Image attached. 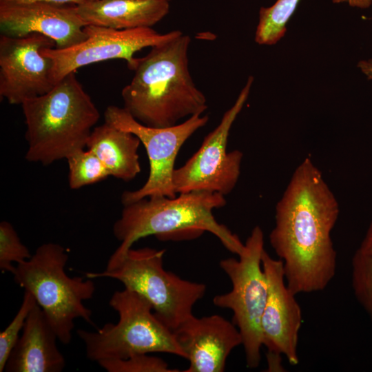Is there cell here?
Segmentation results:
<instances>
[{
    "label": "cell",
    "instance_id": "1",
    "mask_svg": "<svg viewBox=\"0 0 372 372\" xmlns=\"http://www.w3.org/2000/svg\"><path fill=\"white\" fill-rule=\"evenodd\" d=\"M339 214L337 198L322 172L305 158L276 204L269 236L296 295L322 291L335 277L338 259L331 232Z\"/></svg>",
    "mask_w": 372,
    "mask_h": 372
},
{
    "label": "cell",
    "instance_id": "2",
    "mask_svg": "<svg viewBox=\"0 0 372 372\" xmlns=\"http://www.w3.org/2000/svg\"><path fill=\"white\" fill-rule=\"evenodd\" d=\"M189 35L183 32L137 58L130 83L121 91L123 107L141 123L168 127L207 109L188 67Z\"/></svg>",
    "mask_w": 372,
    "mask_h": 372
},
{
    "label": "cell",
    "instance_id": "3",
    "mask_svg": "<svg viewBox=\"0 0 372 372\" xmlns=\"http://www.w3.org/2000/svg\"><path fill=\"white\" fill-rule=\"evenodd\" d=\"M226 205L217 192L194 191L177 197L152 196L123 205L113 234L120 245L112 256L124 254L141 238L154 235L161 240L191 239L208 231L230 252L239 256L245 243L225 225L219 223L213 210Z\"/></svg>",
    "mask_w": 372,
    "mask_h": 372
},
{
    "label": "cell",
    "instance_id": "4",
    "mask_svg": "<svg viewBox=\"0 0 372 372\" xmlns=\"http://www.w3.org/2000/svg\"><path fill=\"white\" fill-rule=\"evenodd\" d=\"M26 125L25 159L50 165L86 148L100 114L71 72L47 93L22 104Z\"/></svg>",
    "mask_w": 372,
    "mask_h": 372
},
{
    "label": "cell",
    "instance_id": "5",
    "mask_svg": "<svg viewBox=\"0 0 372 372\" xmlns=\"http://www.w3.org/2000/svg\"><path fill=\"white\" fill-rule=\"evenodd\" d=\"M68 258L61 245L44 243L30 258L17 264L12 273L14 282L34 297L59 341L65 344L71 342L74 320L92 322V312L83 302L92 299L95 291L92 279L67 275Z\"/></svg>",
    "mask_w": 372,
    "mask_h": 372
},
{
    "label": "cell",
    "instance_id": "6",
    "mask_svg": "<svg viewBox=\"0 0 372 372\" xmlns=\"http://www.w3.org/2000/svg\"><path fill=\"white\" fill-rule=\"evenodd\" d=\"M165 249H128L110 256L102 272L85 273L87 278H109L121 282L152 305L155 315L174 331L193 316V307L206 291L203 283L185 280L163 267Z\"/></svg>",
    "mask_w": 372,
    "mask_h": 372
},
{
    "label": "cell",
    "instance_id": "7",
    "mask_svg": "<svg viewBox=\"0 0 372 372\" xmlns=\"http://www.w3.org/2000/svg\"><path fill=\"white\" fill-rule=\"evenodd\" d=\"M109 304L118 315L116 323H107L96 331H76L88 359L99 362L151 353H171L185 359L173 331L155 315L143 297L124 288L113 293Z\"/></svg>",
    "mask_w": 372,
    "mask_h": 372
},
{
    "label": "cell",
    "instance_id": "8",
    "mask_svg": "<svg viewBox=\"0 0 372 372\" xmlns=\"http://www.w3.org/2000/svg\"><path fill=\"white\" fill-rule=\"evenodd\" d=\"M264 245L263 231L256 226L238 259L227 258L220 261V267L229 278L232 287L213 298L215 306L232 311V322L242 336L246 366L251 369L259 366L263 346L261 318L268 293L262 265Z\"/></svg>",
    "mask_w": 372,
    "mask_h": 372
},
{
    "label": "cell",
    "instance_id": "9",
    "mask_svg": "<svg viewBox=\"0 0 372 372\" xmlns=\"http://www.w3.org/2000/svg\"><path fill=\"white\" fill-rule=\"evenodd\" d=\"M104 118L105 123L136 136L145 147L149 159L147 180L136 190L124 191L122 204L152 196L176 197L173 174L176 156L186 141L207 124L208 115L195 114L174 126L154 127L136 121L123 107L110 105L105 109Z\"/></svg>",
    "mask_w": 372,
    "mask_h": 372
},
{
    "label": "cell",
    "instance_id": "10",
    "mask_svg": "<svg viewBox=\"0 0 372 372\" xmlns=\"http://www.w3.org/2000/svg\"><path fill=\"white\" fill-rule=\"evenodd\" d=\"M254 81L249 76L234 105L223 114L219 124L204 138L200 148L180 167L175 169L173 183L176 193L208 191L224 196L235 187L243 154L227 151L231 126L242 110Z\"/></svg>",
    "mask_w": 372,
    "mask_h": 372
},
{
    "label": "cell",
    "instance_id": "11",
    "mask_svg": "<svg viewBox=\"0 0 372 372\" xmlns=\"http://www.w3.org/2000/svg\"><path fill=\"white\" fill-rule=\"evenodd\" d=\"M87 38L65 49L45 48L43 54L52 62L55 83L81 67L112 59H123L133 70L138 51L166 42L182 33L172 30L160 34L152 28L116 30L94 25L85 27Z\"/></svg>",
    "mask_w": 372,
    "mask_h": 372
},
{
    "label": "cell",
    "instance_id": "12",
    "mask_svg": "<svg viewBox=\"0 0 372 372\" xmlns=\"http://www.w3.org/2000/svg\"><path fill=\"white\" fill-rule=\"evenodd\" d=\"M55 48L48 37L31 34L0 37V96L12 105L48 92L54 85L52 60L42 52Z\"/></svg>",
    "mask_w": 372,
    "mask_h": 372
},
{
    "label": "cell",
    "instance_id": "13",
    "mask_svg": "<svg viewBox=\"0 0 372 372\" xmlns=\"http://www.w3.org/2000/svg\"><path fill=\"white\" fill-rule=\"evenodd\" d=\"M262 265L268 282L267 297L261 318L262 344L267 353L284 355L291 365L299 363L298 340L302 311L287 285L280 259L265 249Z\"/></svg>",
    "mask_w": 372,
    "mask_h": 372
},
{
    "label": "cell",
    "instance_id": "14",
    "mask_svg": "<svg viewBox=\"0 0 372 372\" xmlns=\"http://www.w3.org/2000/svg\"><path fill=\"white\" fill-rule=\"evenodd\" d=\"M85 25L76 6L0 2L1 34L6 36L23 37L39 34L52 40L56 48L65 49L87 38Z\"/></svg>",
    "mask_w": 372,
    "mask_h": 372
},
{
    "label": "cell",
    "instance_id": "15",
    "mask_svg": "<svg viewBox=\"0 0 372 372\" xmlns=\"http://www.w3.org/2000/svg\"><path fill=\"white\" fill-rule=\"evenodd\" d=\"M173 332L189 361L185 372H223L232 350L242 343L234 322L218 314L193 315Z\"/></svg>",
    "mask_w": 372,
    "mask_h": 372
},
{
    "label": "cell",
    "instance_id": "16",
    "mask_svg": "<svg viewBox=\"0 0 372 372\" xmlns=\"http://www.w3.org/2000/svg\"><path fill=\"white\" fill-rule=\"evenodd\" d=\"M58 336L37 304L30 312L22 333L7 360L6 372H61L65 360Z\"/></svg>",
    "mask_w": 372,
    "mask_h": 372
},
{
    "label": "cell",
    "instance_id": "17",
    "mask_svg": "<svg viewBox=\"0 0 372 372\" xmlns=\"http://www.w3.org/2000/svg\"><path fill=\"white\" fill-rule=\"evenodd\" d=\"M87 25L116 30L152 28L169 12L165 0H87L76 6Z\"/></svg>",
    "mask_w": 372,
    "mask_h": 372
},
{
    "label": "cell",
    "instance_id": "18",
    "mask_svg": "<svg viewBox=\"0 0 372 372\" xmlns=\"http://www.w3.org/2000/svg\"><path fill=\"white\" fill-rule=\"evenodd\" d=\"M139 138L107 123L95 126L86 145L106 167L110 176L130 181L141 172Z\"/></svg>",
    "mask_w": 372,
    "mask_h": 372
},
{
    "label": "cell",
    "instance_id": "19",
    "mask_svg": "<svg viewBox=\"0 0 372 372\" xmlns=\"http://www.w3.org/2000/svg\"><path fill=\"white\" fill-rule=\"evenodd\" d=\"M300 0H277L270 7H262L255 41L260 45H273L285 34L286 25Z\"/></svg>",
    "mask_w": 372,
    "mask_h": 372
},
{
    "label": "cell",
    "instance_id": "20",
    "mask_svg": "<svg viewBox=\"0 0 372 372\" xmlns=\"http://www.w3.org/2000/svg\"><path fill=\"white\" fill-rule=\"evenodd\" d=\"M66 160L68 165V183L72 189L100 182L110 176L102 161L86 148L73 152Z\"/></svg>",
    "mask_w": 372,
    "mask_h": 372
},
{
    "label": "cell",
    "instance_id": "21",
    "mask_svg": "<svg viewBox=\"0 0 372 372\" xmlns=\"http://www.w3.org/2000/svg\"><path fill=\"white\" fill-rule=\"evenodd\" d=\"M351 284L355 298L372 318V256L358 249L351 260Z\"/></svg>",
    "mask_w": 372,
    "mask_h": 372
},
{
    "label": "cell",
    "instance_id": "22",
    "mask_svg": "<svg viewBox=\"0 0 372 372\" xmlns=\"http://www.w3.org/2000/svg\"><path fill=\"white\" fill-rule=\"evenodd\" d=\"M28 248L22 243L14 227L8 221L0 223V270L13 273L16 265L31 258Z\"/></svg>",
    "mask_w": 372,
    "mask_h": 372
},
{
    "label": "cell",
    "instance_id": "23",
    "mask_svg": "<svg viewBox=\"0 0 372 372\" xmlns=\"http://www.w3.org/2000/svg\"><path fill=\"white\" fill-rule=\"evenodd\" d=\"M107 372H179L172 369L163 359L146 353L132 355L127 358L104 359L97 362Z\"/></svg>",
    "mask_w": 372,
    "mask_h": 372
},
{
    "label": "cell",
    "instance_id": "24",
    "mask_svg": "<svg viewBox=\"0 0 372 372\" xmlns=\"http://www.w3.org/2000/svg\"><path fill=\"white\" fill-rule=\"evenodd\" d=\"M34 297L30 292L24 291L22 303L14 318L8 326L0 333V372L5 371L9 355L19 339L26 319L37 304Z\"/></svg>",
    "mask_w": 372,
    "mask_h": 372
},
{
    "label": "cell",
    "instance_id": "25",
    "mask_svg": "<svg viewBox=\"0 0 372 372\" xmlns=\"http://www.w3.org/2000/svg\"><path fill=\"white\" fill-rule=\"evenodd\" d=\"M87 0H0V2L21 3L29 2H45L59 5H80Z\"/></svg>",
    "mask_w": 372,
    "mask_h": 372
},
{
    "label": "cell",
    "instance_id": "26",
    "mask_svg": "<svg viewBox=\"0 0 372 372\" xmlns=\"http://www.w3.org/2000/svg\"><path fill=\"white\" fill-rule=\"evenodd\" d=\"M358 249L364 254L372 256V220L366 229Z\"/></svg>",
    "mask_w": 372,
    "mask_h": 372
},
{
    "label": "cell",
    "instance_id": "27",
    "mask_svg": "<svg viewBox=\"0 0 372 372\" xmlns=\"http://www.w3.org/2000/svg\"><path fill=\"white\" fill-rule=\"evenodd\" d=\"M358 66L368 79H372V59L360 61Z\"/></svg>",
    "mask_w": 372,
    "mask_h": 372
},
{
    "label": "cell",
    "instance_id": "28",
    "mask_svg": "<svg viewBox=\"0 0 372 372\" xmlns=\"http://www.w3.org/2000/svg\"><path fill=\"white\" fill-rule=\"evenodd\" d=\"M334 3L347 2L351 6L359 8H367L371 3L372 0H333Z\"/></svg>",
    "mask_w": 372,
    "mask_h": 372
},
{
    "label": "cell",
    "instance_id": "29",
    "mask_svg": "<svg viewBox=\"0 0 372 372\" xmlns=\"http://www.w3.org/2000/svg\"><path fill=\"white\" fill-rule=\"evenodd\" d=\"M165 1H169V2H170V1H172V0H165Z\"/></svg>",
    "mask_w": 372,
    "mask_h": 372
}]
</instances>
